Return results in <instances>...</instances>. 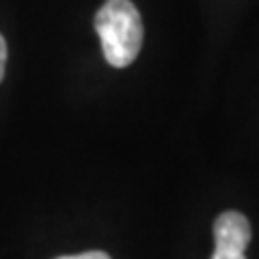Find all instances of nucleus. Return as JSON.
<instances>
[{
  "instance_id": "5",
  "label": "nucleus",
  "mask_w": 259,
  "mask_h": 259,
  "mask_svg": "<svg viewBox=\"0 0 259 259\" xmlns=\"http://www.w3.org/2000/svg\"><path fill=\"white\" fill-rule=\"evenodd\" d=\"M5 65H7V41L5 37L0 35V82L5 78Z\"/></svg>"
},
{
  "instance_id": "1",
  "label": "nucleus",
  "mask_w": 259,
  "mask_h": 259,
  "mask_svg": "<svg viewBox=\"0 0 259 259\" xmlns=\"http://www.w3.org/2000/svg\"><path fill=\"white\" fill-rule=\"evenodd\" d=\"M95 30L108 65L127 67L134 63L143 46V22L134 3L106 0L95 15Z\"/></svg>"
},
{
  "instance_id": "4",
  "label": "nucleus",
  "mask_w": 259,
  "mask_h": 259,
  "mask_svg": "<svg viewBox=\"0 0 259 259\" xmlns=\"http://www.w3.org/2000/svg\"><path fill=\"white\" fill-rule=\"evenodd\" d=\"M212 259H246L244 253H240V250H227V248H216Z\"/></svg>"
},
{
  "instance_id": "3",
  "label": "nucleus",
  "mask_w": 259,
  "mask_h": 259,
  "mask_svg": "<svg viewBox=\"0 0 259 259\" xmlns=\"http://www.w3.org/2000/svg\"><path fill=\"white\" fill-rule=\"evenodd\" d=\"M56 259H112L110 255L102 253V250H89V253H80V255H65V257H56Z\"/></svg>"
},
{
  "instance_id": "2",
  "label": "nucleus",
  "mask_w": 259,
  "mask_h": 259,
  "mask_svg": "<svg viewBox=\"0 0 259 259\" xmlns=\"http://www.w3.org/2000/svg\"><path fill=\"white\" fill-rule=\"evenodd\" d=\"M216 248L240 250L244 253L250 242V223L240 212H223L214 223Z\"/></svg>"
}]
</instances>
